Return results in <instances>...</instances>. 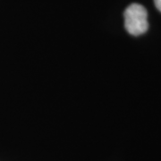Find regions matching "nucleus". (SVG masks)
I'll list each match as a JSON object with an SVG mask.
<instances>
[{"label":"nucleus","mask_w":161,"mask_h":161,"mask_svg":"<svg viewBox=\"0 0 161 161\" xmlns=\"http://www.w3.org/2000/svg\"><path fill=\"white\" fill-rule=\"evenodd\" d=\"M154 3L157 9L161 12V0H154Z\"/></svg>","instance_id":"2"},{"label":"nucleus","mask_w":161,"mask_h":161,"mask_svg":"<svg viewBox=\"0 0 161 161\" xmlns=\"http://www.w3.org/2000/svg\"><path fill=\"white\" fill-rule=\"evenodd\" d=\"M125 27L132 36L145 33L149 28L148 13L145 7L140 4H132L127 7L124 14Z\"/></svg>","instance_id":"1"}]
</instances>
